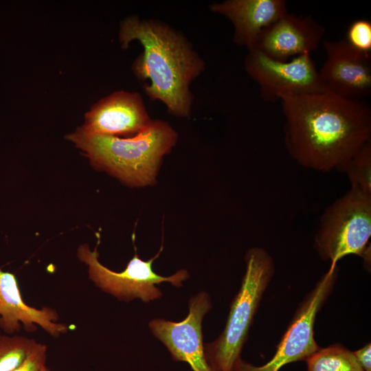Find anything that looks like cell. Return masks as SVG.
Here are the masks:
<instances>
[{
	"label": "cell",
	"instance_id": "obj_1",
	"mask_svg": "<svg viewBox=\"0 0 371 371\" xmlns=\"http://www.w3.org/2000/svg\"><path fill=\"white\" fill-rule=\"evenodd\" d=\"M285 144L299 164L314 170L344 171L371 142V111L361 100L329 91L280 97Z\"/></svg>",
	"mask_w": 371,
	"mask_h": 371
},
{
	"label": "cell",
	"instance_id": "obj_2",
	"mask_svg": "<svg viewBox=\"0 0 371 371\" xmlns=\"http://www.w3.org/2000/svg\"><path fill=\"white\" fill-rule=\"evenodd\" d=\"M119 39L123 48L134 40L142 44L133 69L139 80H148L144 86L148 98L161 102L173 115L189 117L190 86L205 63L184 35L164 22L130 16L121 23Z\"/></svg>",
	"mask_w": 371,
	"mask_h": 371
},
{
	"label": "cell",
	"instance_id": "obj_3",
	"mask_svg": "<svg viewBox=\"0 0 371 371\" xmlns=\"http://www.w3.org/2000/svg\"><path fill=\"white\" fill-rule=\"evenodd\" d=\"M68 139L91 163L133 186L152 185L164 156L175 145L177 133L167 122L152 120L131 137L87 135L77 130Z\"/></svg>",
	"mask_w": 371,
	"mask_h": 371
},
{
	"label": "cell",
	"instance_id": "obj_4",
	"mask_svg": "<svg viewBox=\"0 0 371 371\" xmlns=\"http://www.w3.org/2000/svg\"><path fill=\"white\" fill-rule=\"evenodd\" d=\"M245 260V273L230 304L224 329L216 340L204 344L211 371H237L249 328L275 272L274 261L264 248L250 249Z\"/></svg>",
	"mask_w": 371,
	"mask_h": 371
},
{
	"label": "cell",
	"instance_id": "obj_5",
	"mask_svg": "<svg viewBox=\"0 0 371 371\" xmlns=\"http://www.w3.org/2000/svg\"><path fill=\"white\" fill-rule=\"evenodd\" d=\"M371 236V194L350 188L324 212L314 247L323 260L337 261L350 254L363 255Z\"/></svg>",
	"mask_w": 371,
	"mask_h": 371
},
{
	"label": "cell",
	"instance_id": "obj_6",
	"mask_svg": "<svg viewBox=\"0 0 371 371\" xmlns=\"http://www.w3.org/2000/svg\"><path fill=\"white\" fill-rule=\"evenodd\" d=\"M162 249L163 246L154 257L146 261L140 259L135 253L126 267L120 272L113 271L100 262L98 246L91 250L88 245H81L77 254L79 260L87 265L90 280L102 291L120 301L128 302L139 298L144 302H149L162 295L156 284L167 282L180 287L183 285L182 282L190 276L186 269H180L169 277L154 272L152 265Z\"/></svg>",
	"mask_w": 371,
	"mask_h": 371
},
{
	"label": "cell",
	"instance_id": "obj_7",
	"mask_svg": "<svg viewBox=\"0 0 371 371\" xmlns=\"http://www.w3.org/2000/svg\"><path fill=\"white\" fill-rule=\"evenodd\" d=\"M338 271L337 264H331L305 296L278 344L274 355L268 362L256 366L242 359L237 371H279L285 365L306 361L313 355L320 348L315 339L316 317L333 291Z\"/></svg>",
	"mask_w": 371,
	"mask_h": 371
},
{
	"label": "cell",
	"instance_id": "obj_8",
	"mask_svg": "<svg viewBox=\"0 0 371 371\" xmlns=\"http://www.w3.org/2000/svg\"><path fill=\"white\" fill-rule=\"evenodd\" d=\"M245 69L259 85L260 95L267 102L280 100L282 95L327 91L311 54L281 62L253 49L245 58Z\"/></svg>",
	"mask_w": 371,
	"mask_h": 371
},
{
	"label": "cell",
	"instance_id": "obj_9",
	"mask_svg": "<svg viewBox=\"0 0 371 371\" xmlns=\"http://www.w3.org/2000/svg\"><path fill=\"white\" fill-rule=\"evenodd\" d=\"M212 308L209 295L201 291L190 297L188 316L179 322L154 319L149 328L167 348L173 360L184 361L193 371H211L203 342L202 321Z\"/></svg>",
	"mask_w": 371,
	"mask_h": 371
},
{
	"label": "cell",
	"instance_id": "obj_10",
	"mask_svg": "<svg viewBox=\"0 0 371 371\" xmlns=\"http://www.w3.org/2000/svg\"><path fill=\"white\" fill-rule=\"evenodd\" d=\"M326 59L319 71L326 90L341 98L361 100L371 93L370 54L352 47L345 40L324 41Z\"/></svg>",
	"mask_w": 371,
	"mask_h": 371
},
{
	"label": "cell",
	"instance_id": "obj_11",
	"mask_svg": "<svg viewBox=\"0 0 371 371\" xmlns=\"http://www.w3.org/2000/svg\"><path fill=\"white\" fill-rule=\"evenodd\" d=\"M138 93L115 92L99 101L85 115V124L78 129L87 135L131 137L151 122Z\"/></svg>",
	"mask_w": 371,
	"mask_h": 371
},
{
	"label": "cell",
	"instance_id": "obj_12",
	"mask_svg": "<svg viewBox=\"0 0 371 371\" xmlns=\"http://www.w3.org/2000/svg\"><path fill=\"white\" fill-rule=\"evenodd\" d=\"M325 31L324 27L312 18L287 12L262 30L251 50H258L273 60L286 62L291 57L311 54L317 49Z\"/></svg>",
	"mask_w": 371,
	"mask_h": 371
},
{
	"label": "cell",
	"instance_id": "obj_13",
	"mask_svg": "<svg viewBox=\"0 0 371 371\" xmlns=\"http://www.w3.org/2000/svg\"><path fill=\"white\" fill-rule=\"evenodd\" d=\"M58 319L52 308H37L27 304L15 275L0 267V328L5 334L12 335L22 328L34 332L40 326L51 336L58 337L68 330L67 325L57 322Z\"/></svg>",
	"mask_w": 371,
	"mask_h": 371
},
{
	"label": "cell",
	"instance_id": "obj_14",
	"mask_svg": "<svg viewBox=\"0 0 371 371\" xmlns=\"http://www.w3.org/2000/svg\"><path fill=\"white\" fill-rule=\"evenodd\" d=\"M210 8L231 21L233 41L248 51L262 30L288 12L283 0H226L212 3Z\"/></svg>",
	"mask_w": 371,
	"mask_h": 371
},
{
	"label": "cell",
	"instance_id": "obj_15",
	"mask_svg": "<svg viewBox=\"0 0 371 371\" xmlns=\"http://www.w3.org/2000/svg\"><path fill=\"white\" fill-rule=\"evenodd\" d=\"M306 362L307 371H363L353 352L340 344L319 348Z\"/></svg>",
	"mask_w": 371,
	"mask_h": 371
},
{
	"label": "cell",
	"instance_id": "obj_16",
	"mask_svg": "<svg viewBox=\"0 0 371 371\" xmlns=\"http://www.w3.org/2000/svg\"><path fill=\"white\" fill-rule=\"evenodd\" d=\"M37 343L23 336L0 335V371H12L19 366Z\"/></svg>",
	"mask_w": 371,
	"mask_h": 371
},
{
	"label": "cell",
	"instance_id": "obj_17",
	"mask_svg": "<svg viewBox=\"0 0 371 371\" xmlns=\"http://www.w3.org/2000/svg\"><path fill=\"white\" fill-rule=\"evenodd\" d=\"M344 172H346L350 186L371 194V142L351 158Z\"/></svg>",
	"mask_w": 371,
	"mask_h": 371
},
{
	"label": "cell",
	"instance_id": "obj_18",
	"mask_svg": "<svg viewBox=\"0 0 371 371\" xmlns=\"http://www.w3.org/2000/svg\"><path fill=\"white\" fill-rule=\"evenodd\" d=\"M359 52H371V23L364 19L354 21L348 27L345 40Z\"/></svg>",
	"mask_w": 371,
	"mask_h": 371
},
{
	"label": "cell",
	"instance_id": "obj_19",
	"mask_svg": "<svg viewBox=\"0 0 371 371\" xmlns=\"http://www.w3.org/2000/svg\"><path fill=\"white\" fill-rule=\"evenodd\" d=\"M47 346L37 343L27 358L12 371H40L46 366Z\"/></svg>",
	"mask_w": 371,
	"mask_h": 371
},
{
	"label": "cell",
	"instance_id": "obj_20",
	"mask_svg": "<svg viewBox=\"0 0 371 371\" xmlns=\"http://www.w3.org/2000/svg\"><path fill=\"white\" fill-rule=\"evenodd\" d=\"M352 352L363 371H371L370 343H368L360 349Z\"/></svg>",
	"mask_w": 371,
	"mask_h": 371
},
{
	"label": "cell",
	"instance_id": "obj_21",
	"mask_svg": "<svg viewBox=\"0 0 371 371\" xmlns=\"http://www.w3.org/2000/svg\"><path fill=\"white\" fill-rule=\"evenodd\" d=\"M40 371H50V370L47 368V366H45Z\"/></svg>",
	"mask_w": 371,
	"mask_h": 371
}]
</instances>
